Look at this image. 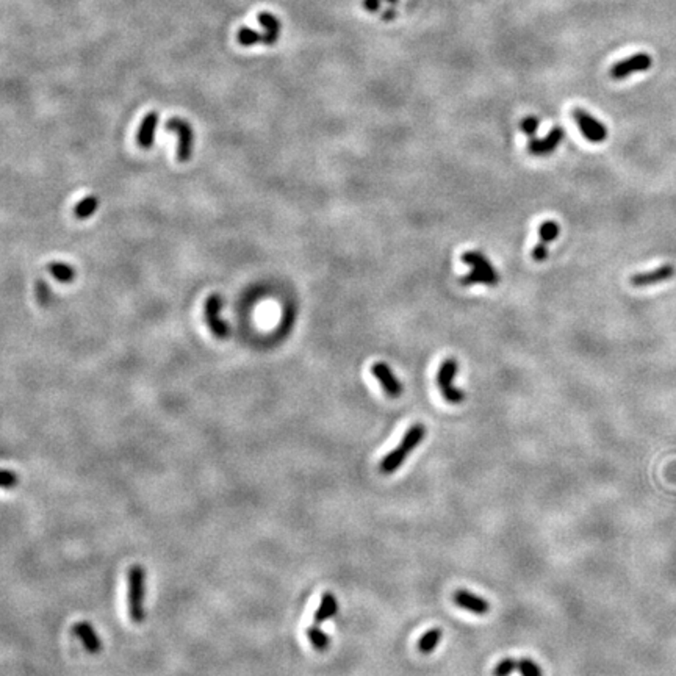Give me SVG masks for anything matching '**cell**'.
Masks as SVG:
<instances>
[{
  "label": "cell",
  "mask_w": 676,
  "mask_h": 676,
  "mask_svg": "<svg viewBox=\"0 0 676 676\" xmlns=\"http://www.w3.org/2000/svg\"><path fill=\"white\" fill-rule=\"evenodd\" d=\"M547 257H548L547 243L538 241L534 246V249H532V259H534L536 262H543V260H547Z\"/></svg>",
  "instance_id": "4316f807"
},
{
  "label": "cell",
  "mask_w": 676,
  "mask_h": 676,
  "mask_svg": "<svg viewBox=\"0 0 676 676\" xmlns=\"http://www.w3.org/2000/svg\"><path fill=\"white\" fill-rule=\"evenodd\" d=\"M166 130L167 131H174L179 136V145H177V160L179 161H187L191 158V154H193V129L191 125L183 121L181 118H172L166 122Z\"/></svg>",
  "instance_id": "277c9868"
},
{
  "label": "cell",
  "mask_w": 676,
  "mask_h": 676,
  "mask_svg": "<svg viewBox=\"0 0 676 676\" xmlns=\"http://www.w3.org/2000/svg\"><path fill=\"white\" fill-rule=\"evenodd\" d=\"M453 600L459 608H462L465 611H470L476 615H486L490 611V603L486 600V598L471 594L468 590H464V589L456 590L453 595Z\"/></svg>",
  "instance_id": "8fae6325"
},
{
  "label": "cell",
  "mask_w": 676,
  "mask_h": 676,
  "mask_svg": "<svg viewBox=\"0 0 676 676\" xmlns=\"http://www.w3.org/2000/svg\"><path fill=\"white\" fill-rule=\"evenodd\" d=\"M47 269H49V273L52 274L53 277H55L58 282H63V284H69V282H73V280L75 279V271H74V268L68 265V263H63V262H51L49 265H47Z\"/></svg>",
  "instance_id": "d6986e66"
},
{
  "label": "cell",
  "mask_w": 676,
  "mask_h": 676,
  "mask_svg": "<svg viewBox=\"0 0 676 676\" xmlns=\"http://www.w3.org/2000/svg\"><path fill=\"white\" fill-rule=\"evenodd\" d=\"M408 457H409V453L398 445L394 450H392L384 459L381 460L379 468L384 475H392V473L396 471L399 466L405 462V459Z\"/></svg>",
  "instance_id": "9a60e30c"
},
{
  "label": "cell",
  "mask_w": 676,
  "mask_h": 676,
  "mask_svg": "<svg viewBox=\"0 0 676 676\" xmlns=\"http://www.w3.org/2000/svg\"><path fill=\"white\" fill-rule=\"evenodd\" d=\"M393 17H394V11L393 10H387L385 15H384V19H393Z\"/></svg>",
  "instance_id": "f546056e"
},
{
  "label": "cell",
  "mask_w": 676,
  "mask_h": 676,
  "mask_svg": "<svg viewBox=\"0 0 676 676\" xmlns=\"http://www.w3.org/2000/svg\"><path fill=\"white\" fill-rule=\"evenodd\" d=\"M237 43L243 47H249L259 43L265 44V33L255 32V30L248 27H241L237 33Z\"/></svg>",
  "instance_id": "44dd1931"
},
{
  "label": "cell",
  "mask_w": 676,
  "mask_h": 676,
  "mask_svg": "<svg viewBox=\"0 0 676 676\" xmlns=\"http://www.w3.org/2000/svg\"><path fill=\"white\" fill-rule=\"evenodd\" d=\"M337 612H338L337 598H335V595L331 594V592H326V594H322L320 606L313 614V623L316 625L325 623V621L331 620Z\"/></svg>",
  "instance_id": "4fadbf2b"
},
{
  "label": "cell",
  "mask_w": 676,
  "mask_h": 676,
  "mask_svg": "<svg viewBox=\"0 0 676 676\" xmlns=\"http://www.w3.org/2000/svg\"><path fill=\"white\" fill-rule=\"evenodd\" d=\"M260 26L265 28V46H274L280 37V21L269 11H260L259 13Z\"/></svg>",
  "instance_id": "5bb4252c"
},
{
  "label": "cell",
  "mask_w": 676,
  "mask_h": 676,
  "mask_svg": "<svg viewBox=\"0 0 676 676\" xmlns=\"http://www.w3.org/2000/svg\"><path fill=\"white\" fill-rule=\"evenodd\" d=\"M515 670H518V661L513 659V657H506V659L500 661L496 664V667L493 670L495 676H511Z\"/></svg>",
  "instance_id": "d4e9b609"
},
{
  "label": "cell",
  "mask_w": 676,
  "mask_h": 676,
  "mask_svg": "<svg viewBox=\"0 0 676 676\" xmlns=\"http://www.w3.org/2000/svg\"><path fill=\"white\" fill-rule=\"evenodd\" d=\"M371 374L379 381L382 390H384L387 396L398 398L403 394L404 392L403 382L398 381V378L393 373V369L388 367L385 362L373 363V367H371Z\"/></svg>",
  "instance_id": "8992f818"
},
{
  "label": "cell",
  "mask_w": 676,
  "mask_h": 676,
  "mask_svg": "<svg viewBox=\"0 0 676 676\" xmlns=\"http://www.w3.org/2000/svg\"><path fill=\"white\" fill-rule=\"evenodd\" d=\"M559 233H560V227L553 219L543 221L540 227H538V237H540V241L547 243V244L558 240Z\"/></svg>",
  "instance_id": "603a6c76"
},
{
  "label": "cell",
  "mask_w": 676,
  "mask_h": 676,
  "mask_svg": "<svg viewBox=\"0 0 676 676\" xmlns=\"http://www.w3.org/2000/svg\"><path fill=\"white\" fill-rule=\"evenodd\" d=\"M73 634L80 640L89 655H98L102 650V640L99 639L94 626L89 621H77L73 625Z\"/></svg>",
  "instance_id": "30bf717a"
},
{
  "label": "cell",
  "mask_w": 676,
  "mask_h": 676,
  "mask_svg": "<svg viewBox=\"0 0 676 676\" xmlns=\"http://www.w3.org/2000/svg\"><path fill=\"white\" fill-rule=\"evenodd\" d=\"M221 307H223V298L219 295L208 296L205 302V320L208 322V327H210V331L217 335L218 338L224 340L229 337L230 329L224 320H221L219 316Z\"/></svg>",
  "instance_id": "52a82bcc"
},
{
  "label": "cell",
  "mask_w": 676,
  "mask_h": 676,
  "mask_svg": "<svg viewBox=\"0 0 676 676\" xmlns=\"http://www.w3.org/2000/svg\"><path fill=\"white\" fill-rule=\"evenodd\" d=\"M675 273L676 269L673 265H664L653 269V271L632 274L630 279V284L632 286H637V289H642V286H650V285L666 282V280H670L675 276Z\"/></svg>",
  "instance_id": "9c48e42d"
},
{
  "label": "cell",
  "mask_w": 676,
  "mask_h": 676,
  "mask_svg": "<svg viewBox=\"0 0 676 676\" xmlns=\"http://www.w3.org/2000/svg\"><path fill=\"white\" fill-rule=\"evenodd\" d=\"M565 138V131L562 127H554L548 131L545 138H536L532 136L528 143V152L536 157H543V155L553 154L558 146Z\"/></svg>",
  "instance_id": "ba28073f"
},
{
  "label": "cell",
  "mask_w": 676,
  "mask_h": 676,
  "mask_svg": "<svg viewBox=\"0 0 676 676\" xmlns=\"http://www.w3.org/2000/svg\"><path fill=\"white\" fill-rule=\"evenodd\" d=\"M441 636H444V632H441L440 628H432V630L424 632L420 639V642H418V650H420L423 655H430L437 647H439Z\"/></svg>",
  "instance_id": "ffe728a7"
},
{
  "label": "cell",
  "mask_w": 676,
  "mask_h": 676,
  "mask_svg": "<svg viewBox=\"0 0 676 676\" xmlns=\"http://www.w3.org/2000/svg\"><path fill=\"white\" fill-rule=\"evenodd\" d=\"M538 125H540V121H538L536 116H526L524 119H522V122H520V130H522L524 135H528L532 138V136H536Z\"/></svg>",
  "instance_id": "484cf974"
},
{
  "label": "cell",
  "mask_w": 676,
  "mask_h": 676,
  "mask_svg": "<svg viewBox=\"0 0 676 676\" xmlns=\"http://www.w3.org/2000/svg\"><path fill=\"white\" fill-rule=\"evenodd\" d=\"M462 262L465 265H468L471 269L496 274V269L492 266V263H490L487 257L481 254L479 250H466V253H464L462 255Z\"/></svg>",
  "instance_id": "e0dca14e"
},
{
  "label": "cell",
  "mask_w": 676,
  "mask_h": 676,
  "mask_svg": "<svg viewBox=\"0 0 676 676\" xmlns=\"http://www.w3.org/2000/svg\"><path fill=\"white\" fill-rule=\"evenodd\" d=\"M381 3H382V0H363L362 5H363V8L369 11V13H376L381 8Z\"/></svg>",
  "instance_id": "f1b7e54d"
},
{
  "label": "cell",
  "mask_w": 676,
  "mask_h": 676,
  "mask_svg": "<svg viewBox=\"0 0 676 676\" xmlns=\"http://www.w3.org/2000/svg\"><path fill=\"white\" fill-rule=\"evenodd\" d=\"M518 672L522 676H543L540 666L536 661L529 659V657L518 661Z\"/></svg>",
  "instance_id": "cb8c5ba5"
},
{
  "label": "cell",
  "mask_w": 676,
  "mask_h": 676,
  "mask_svg": "<svg viewBox=\"0 0 676 676\" xmlns=\"http://www.w3.org/2000/svg\"><path fill=\"white\" fill-rule=\"evenodd\" d=\"M572 116L574 119V122L578 124L579 130L584 135V138L590 143H603L608 138V129L603 122L598 121L596 118H594L583 109H573Z\"/></svg>",
  "instance_id": "3957f363"
},
{
  "label": "cell",
  "mask_w": 676,
  "mask_h": 676,
  "mask_svg": "<svg viewBox=\"0 0 676 676\" xmlns=\"http://www.w3.org/2000/svg\"><path fill=\"white\" fill-rule=\"evenodd\" d=\"M459 282L462 284L464 286L479 285V284L492 286V285H496V284L500 282V274L498 273H496V274H490V273L477 271V269H471L470 273L464 274V276L459 279Z\"/></svg>",
  "instance_id": "2e32d148"
},
{
  "label": "cell",
  "mask_w": 676,
  "mask_h": 676,
  "mask_svg": "<svg viewBox=\"0 0 676 676\" xmlns=\"http://www.w3.org/2000/svg\"><path fill=\"white\" fill-rule=\"evenodd\" d=\"M306 636L309 639V642L316 651H326L331 645V637L321 630L320 625L312 623L306 631Z\"/></svg>",
  "instance_id": "ac0fdd59"
},
{
  "label": "cell",
  "mask_w": 676,
  "mask_h": 676,
  "mask_svg": "<svg viewBox=\"0 0 676 676\" xmlns=\"http://www.w3.org/2000/svg\"><path fill=\"white\" fill-rule=\"evenodd\" d=\"M459 369V362L454 357H448L441 362L439 371H437V385L440 388L441 396L445 398L446 403L450 404H462L465 401V393L460 388L454 387V379H456Z\"/></svg>",
  "instance_id": "7a4b0ae2"
},
{
  "label": "cell",
  "mask_w": 676,
  "mask_h": 676,
  "mask_svg": "<svg viewBox=\"0 0 676 676\" xmlns=\"http://www.w3.org/2000/svg\"><path fill=\"white\" fill-rule=\"evenodd\" d=\"M157 125H158V113L157 111L147 113L145 119L141 121L138 134H136V143H138L140 147L149 149L154 146Z\"/></svg>",
  "instance_id": "7c38bea8"
},
{
  "label": "cell",
  "mask_w": 676,
  "mask_h": 676,
  "mask_svg": "<svg viewBox=\"0 0 676 676\" xmlns=\"http://www.w3.org/2000/svg\"><path fill=\"white\" fill-rule=\"evenodd\" d=\"M99 207V201L95 196H86L74 207V214L79 219H86L89 217H93Z\"/></svg>",
  "instance_id": "7402d4cb"
},
{
  "label": "cell",
  "mask_w": 676,
  "mask_h": 676,
  "mask_svg": "<svg viewBox=\"0 0 676 676\" xmlns=\"http://www.w3.org/2000/svg\"><path fill=\"white\" fill-rule=\"evenodd\" d=\"M146 572L141 565H134L127 572V611L134 623L140 625L146 619L145 612Z\"/></svg>",
  "instance_id": "6da1fadb"
},
{
  "label": "cell",
  "mask_w": 676,
  "mask_h": 676,
  "mask_svg": "<svg viewBox=\"0 0 676 676\" xmlns=\"http://www.w3.org/2000/svg\"><path fill=\"white\" fill-rule=\"evenodd\" d=\"M387 2H390V3H394V2H396V0H387Z\"/></svg>",
  "instance_id": "4dcf8cb0"
},
{
  "label": "cell",
  "mask_w": 676,
  "mask_h": 676,
  "mask_svg": "<svg viewBox=\"0 0 676 676\" xmlns=\"http://www.w3.org/2000/svg\"><path fill=\"white\" fill-rule=\"evenodd\" d=\"M651 64H653V60H651L648 53H636V55L620 60V62L615 63L611 71H609V75L615 80H623L634 73H645V71L651 68Z\"/></svg>",
  "instance_id": "5b68a950"
},
{
  "label": "cell",
  "mask_w": 676,
  "mask_h": 676,
  "mask_svg": "<svg viewBox=\"0 0 676 676\" xmlns=\"http://www.w3.org/2000/svg\"><path fill=\"white\" fill-rule=\"evenodd\" d=\"M17 475L15 471H11V470H3L2 471V487L7 490V488H11V487H15L16 484H17Z\"/></svg>",
  "instance_id": "83f0119b"
}]
</instances>
